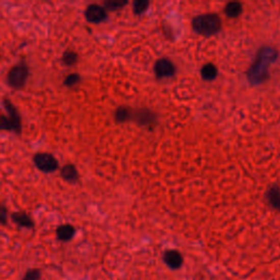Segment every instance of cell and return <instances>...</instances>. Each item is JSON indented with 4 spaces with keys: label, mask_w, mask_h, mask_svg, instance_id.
<instances>
[{
    "label": "cell",
    "mask_w": 280,
    "mask_h": 280,
    "mask_svg": "<svg viewBox=\"0 0 280 280\" xmlns=\"http://www.w3.org/2000/svg\"><path fill=\"white\" fill-rule=\"evenodd\" d=\"M277 58V52L271 47H263L247 72V78L253 85H260L268 77V68Z\"/></svg>",
    "instance_id": "6da1fadb"
},
{
    "label": "cell",
    "mask_w": 280,
    "mask_h": 280,
    "mask_svg": "<svg viewBox=\"0 0 280 280\" xmlns=\"http://www.w3.org/2000/svg\"><path fill=\"white\" fill-rule=\"evenodd\" d=\"M193 29L198 34L211 36L220 31L221 29V19L215 13L200 14L194 18Z\"/></svg>",
    "instance_id": "7a4b0ae2"
},
{
    "label": "cell",
    "mask_w": 280,
    "mask_h": 280,
    "mask_svg": "<svg viewBox=\"0 0 280 280\" xmlns=\"http://www.w3.org/2000/svg\"><path fill=\"white\" fill-rule=\"evenodd\" d=\"M30 75V68L26 62L14 65L7 73V83L13 90H22L28 82Z\"/></svg>",
    "instance_id": "3957f363"
},
{
    "label": "cell",
    "mask_w": 280,
    "mask_h": 280,
    "mask_svg": "<svg viewBox=\"0 0 280 280\" xmlns=\"http://www.w3.org/2000/svg\"><path fill=\"white\" fill-rule=\"evenodd\" d=\"M33 163L35 168L45 173H54L59 169V162L55 156L48 152H37L33 156Z\"/></svg>",
    "instance_id": "277c9868"
},
{
    "label": "cell",
    "mask_w": 280,
    "mask_h": 280,
    "mask_svg": "<svg viewBox=\"0 0 280 280\" xmlns=\"http://www.w3.org/2000/svg\"><path fill=\"white\" fill-rule=\"evenodd\" d=\"M3 105L6 110V114L8 115L12 123L13 133L20 136L22 134V119L17 107L12 103L10 99H8V97H5L3 100Z\"/></svg>",
    "instance_id": "5b68a950"
},
{
    "label": "cell",
    "mask_w": 280,
    "mask_h": 280,
    "mask_svg": "<svg viewBox=\"0 0 280 280\" xmlns=\"http://www.w3.org/2000/svg\"><path fill=\"white\" fill-rule=\"evenodd\" d=\"M85 18L89 23L99 24L108 19V11L100 5H89L85 10Z\"/></svg>",
    "instance_id": "8992f818"
},
{
    "label": "cell",
    "mask_w": 280,
    "mask_h": 280,
    "mask_svg": "<svg viewBox=\"0 0 280 280\" xmlns=\"http://www.w3.org/2000/svg\"><path fill=\"white\" fill-rule=\"evenodd\" d=\"M162 260L171 270H179L183 266L184 263L183 255L176 251V249H168V251H165L163 253Z\"/></svg>",
    "instance_id": "52a82bcc"
},
{
    "label": "cell",
    "mask_w": 280,
    "mask_h": 280,
    "mask_svg": "<svg viewBox=\"0 0 280 280\" xmlns=\"http://www.w3.org/2000/svg\"><path fill=\"white\" fill-rule=\"evenodd\" d=\"M10 219L14 224H17L19 226V228L34 229L35 226V222L32 217L24 213V211H14V213H11Z\"/></svg>",
    "instance_id": "ba28073f"
},
{
    "label": "cell",
    "mask_w": 280,
    "mask_h": 280,
    "mask_svg": "<svg viewBox=\"0 0 280 280\" xmlns=\"http://www.w3.org/2000/svg\"><path fill=\"white\" fill-rule=\"evenodd\" d=\"M155 71L159 78L171 77L175 73V67L168 59H159L155 65Z\"/></svg>",
    "instance_id": "9c48e42d"
},
{
    "label": "cell",
    "mask_w": 280,
    "mask_h": 280,
    "mask_svg": "<svg viewBox=\"0 0 280 280\" xmlns=\"http://www.w3.org/2000/svg\"><path fill=\"white\" fill-rule=\"evenodd\" d=\"M75 232H77V230H75L74 226L70 223L60 224L57 226V229L55 231L57 240L59 242H63V243H68V242H70L74 238Z\"/></svg>",
    "instance_id": "30bf717a"
},
{
    "label": "cell",
    "mask_w": 280,
    "mask_h": 280,
    "mask_svg": "<svg viewBox=\"0 0 280 280\" xmlns=\"http://www.w3.org/2000/svg\"><path fill=\"white\" fill-rule=\"evenodd\" d=\"M60 177H62L67 183L74 184L79 181V172L75 165L72 163L64 164L60 169Z\"/></svg>",
    "instance_id": "8fae6325"
},
{
    "label": "cell",
    "mask_w": 280,
    "mask_h": 280,
    "mask_svg": "<svg viewBox=\"0 0 280 280\" xmlns=\"http://www.w3.org/2000/svg\"><path fill=\"white\" fill-rule=\"evenodd\" d=\"M78 60H79V55H78L77 52L71 50V49H67L63 53L62 63L65 66L72 67V66H74L75 64L78 63Z\"/></svg>",
    "instance_id": "7c38bea8"
},
{
    "label": "cell",
    "mask_w": 280,
    "mask_h": 280,
    "mask_svg": "<svg viewBox=\"0 0 280 280\" xmlns=\"http://www.w3.org/2000/svg\"><path fill=\"white\" fill-rule=\"evenodd\" d=\"M218 74L217 67L213 64H206L201 68V77L203 80L211 81L215 80Z\"/></svg>",
    "instance_id": "4fadbf2b"
},
{
    "label": "cell",
    "mask_w": 280,
    "mask_h": 280,
    "mask_svg": "<svg viewBox=\"0 0 280 280\" xmlns=\"http://www.w3.org/2000/svg\"><path fill=\"white\" fill-rule=\"evenodd\" d=\"M267 197H268V200L271 205L280 210V187H278V186L271 187L268 191Z\"/></svg>",
    "instance_id": "5bb4252c"
},
{
    "label": "cell",
    "mask_w": 280,
    "mask_h": 280,
    "mask_svg": "<svg viewBox=\"0 0 280 280\" xmlns=\"http://www.w3.org/2000/svg\"><path fill=\"white\" fill-rule=\"evenodd\" d=\"M133 116L132 112L130 109H127L125 107H120L115 111V120L117 123H125L128 119H131Z\"/></svg>",
    "instance_id": "9a60e30c"
},
{
    "label": "cell",
    "mask_w": 280,
    "mask_h": 280,
    "mask_svg": "<svg viewBox=\"0 0 280 280\" xmlns=\"http://www.w3.org/2000/svg\"><path fill=\"white\" fill-rule=\"evenodd\" d=\"M242 12V5L240 3H230L225 7L226 16L230 18H237Z\"/></svg>",
    "instance_id": "2e32d148"
},
{
    "label": "cell",
    "mask_w": 280,
    "mask_h": 280,
    "mask_svg": "<svg viewBox=\"0 0 280 280\" xmlns=\"http://www.w3.org/2000/svg\"><path fill=\"white\" fill-rule=\"evenodd\" d=\"M80 81H81V75L77 72H71L66 75L63 85L67 88H72L74 86H77Z\"/></svg>",
    "instance_id": "e0dca14e"
},
{
    "label": "cell",
    "mask_w": 280,
    "mask_h": 280,
    "mask_svg": "<svg viewBox=\"0 0 280 280\" xmlns=\"http://www.w3.org/2000/svg\"><path fill=\"white\" fill-rule=\"evenodd\" d=\"M126 4L127 2H124V0H108V2L104 3V8L107 11H115L123 8L124 6H126Z\"/></svg>",
    "instance_id": "ac0fdd59"
},
{
    "label": "cell",
    "mask_w": 280,
    "mask_h": 280,
    "mask_svg": "<svg viewBox=\"0 0 280 280\" xmlns=\"http://www.w3.org/2000/svg\"><path fill=\"white\" fill-rule=\"evenodd\" d=\"M0 132H13V126L7 114L0 113Z\"/></svg>",
    "instance_id": "d6986e66"
},
{
    "label": "cell",
    "mask_w": 280,
    "mask_h": 280,
    "mask_svg": "<svg viewBox=\"0 0 280 280\" xmlns=\"http://www.w3.org/2000/svg\"><path fill=\"white\" fill-rule=\"evenodd\" d=\"M42 270L39 268H30L26 271L24 276L21 280H41Z\"/></svg>",
    "instance_id": "ffe728a7"
},
{
    "label": "cell",
    "mask_w": 280,
    "mask_h": 280,
    "mask_svg": "<svg viewBox=\"0 0 280 280\" xmlns=\"http://www.w3.org/2000/svg\"><path fill=\"white\" fill-rule=\"evenodd\" d=\"M9 220V210L4 203H0V225H7Z\"/></svg>",
    "instance_id": "44dd1931"
},
{
    "label": "cell",
    "mask_w": 280,
    "mask_h": 280,
    "mask_svg": "<svg viewBox=\"0 0 280 280\" xmlns=\"http://www.w3.org/2000/svg\"><path fill=\"white\" fill-rule=\"evenodd\" d=\"M148 6H149L148 2H145V0H137V2L134 3V12L137 14H141L147 10Z\"/></svg>",
    "instance_id": "7402d4cb"
}]
</instances>
